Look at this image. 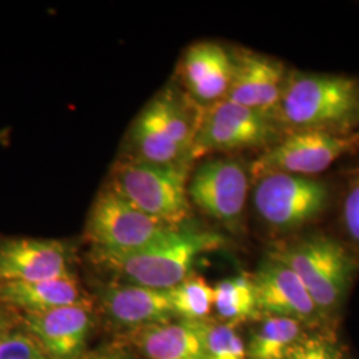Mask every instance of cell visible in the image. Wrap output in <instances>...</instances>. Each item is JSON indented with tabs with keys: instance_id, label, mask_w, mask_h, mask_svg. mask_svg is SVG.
<instances>
[{
	"instance_id": "cell-2",
	"label": "cell",
	"mask_w": 359,
	"mask_h": 359,
	"mask_svg": "<svg viewBox=\"0 0 359 359\" xmlns=\"http://www.w3.org/2000/svg\"><path fill=\"white\" fill-rule=\"evenodd\" d=\"M224 241V237L215 231L182 225L136 252H95V259L129 283L170 290L191 276L197 257L217 250Z\"/></svg>"
},
{
	"instance_id": "cell-29",
	"label": "cell",
	"mask_w": 359,
	"mask_h": 359,
	"mask_svg": "<svg viewBox=\"0 0 359 359\" xmlns=\"http://www.w3.org/2000/svg\"><path fill=\"white\" fill-rule=\"evenodd\" d=\"M357 172H359V169H358V170H357Z\"/></svg>"
},
{
	"instance_id": "cell-14",
	"label": "cell",
	"mask_w": 359,
	"mask_h": 359,
	"mask_svg": "<svg viewBox=\"0 0 359 359\" xmlns=\"http://www.w3.org/2000/svg\"><path fill=\"white\" fill-rule=\"evenodd\" d=\"M258 310L276 317L306 321L320 310L309 294L305 285L293 270L270 258L253 277Z\"/></svg>"
},
{
	"instance_id": "cell-20",
	"label": "cell",
	"mask_w": 359,
	"mask_h": 359,
	"mask_svg": "<svg viewBox=\"0 0 359 359\" xmlns=\"http://www.w3.org/2000/svg\"><path fill=\"white\" fill-rule=\"evenodd\" d=\"M299 338L301 322L273 316L253 334L248 353L252 359H285Z\"/></svg>"
},
{
	"instance_id": "cell-25",
	"label": "cell",
	"mask_w": 359,
	"mask_h": 359,
	"mask_svg": "<svg viewBox=\"0 0 359 359\" xmlns=\"http://www.w3.org/2000/svg\"><path fill=\"white\" fill-rule=\"evenodd\" d=\"M354 176L344 200L342 219L350 238L359 244V172Z\"/></svg>"
},
{
	"instance_id": "cell-16",
	"label": "cell",
	"mask_w": 359,
	"mask_h": 359,
	"mask_svg": "<svg viewBox=\"0 0 359 359\" xmlns=\"http://www.w3.org/2000/svg\"><path fill=\"white\" fill-rule=\"evenodd\" d=\"M0 304L25 313H40L88 302L69 273L38 283H0Z\"/></svg>"
},
{
	"instance_id": "cell-19",
	"label": "cell",
	"mask_w": 359,
	"mask_h": 359,
	"mask_svg": "<svg viewBox=\"0 0 359 359\" xmlns=\"http://www.w3.org/2000/svg\"><path fill=\"white\" fill-rule=\"evenodd\" d=\"M130 140L137 154L136 157L145 161L160 165L181 167H187L191 161L158 127L154 116L147 108H144L135 120L130 130Z\"/></svg>"
},
{
	"instance_id": "cell-28",
	"label": "cell",
	"mask_w": 359,
	"mask_h": 359,
	"mask_svg": "<svg viewBox=\"0 0 359 359\" xmlns=\"http://www.w3.org/2000/svg\"><path fill=\"white\" fill-rule=\"evenodd\" d=\"M100 359H120V358H115V357H105V358H100Z\"/></svg>"
},
{
	"instance_id": "cell-6",
	"label": "cell",
	"mask_w": 359,
	"mask_h": 359,
	"mask_svg": "<svg viewBox=\"0 0 359 359\" xmlns=\"http://www.w3.org/2000/svg\"><path fill=\"white\" fill-rule=\"evenodd\" d=\"M253 181L257 215L277 231L301 228L320 217L330 204V188L321 180L269 173Z\"/></svg>"
},
{
	"instance_id": "cell-8",
	"label": "cell",
	"mask_w": 359,
	"mask_h": 359,
	"mask_svg": "<svg viewBox=\"0 0 359 359\" xmlns=\"http://www.w3.org/2000/svg\"><path fill=\"white\" fill-rule=\"evenodd\" d=\"M359 148V132L293 130L261 154L250 168L252 180L269 173L311 177Z\"/></svg>"
},
{
	"instance_id": "cell-26",
	"label": "cell",
	"mask_w": 359,
	"mask_h": 359,
	"mask_svg": "<svg viewBox=\"0 0 359 359\" xmlns=\"http://www.w3.org/2000/svg\"><path fill=\"white\" fill-rule=\"evenodd\" d=\"M326 341L317 337H301L290 348L285 359H323L329 347Z\"/></svg>"
},
{
	"instance_id": "cell-13",
	"label": "cell",
	"mask_w": 359,
	"mask_h": 359,
	"mask_svg": "<svg viewBox=\"0 0 359 359\" xmlns=\"http://www.w3.org/2000/svg\"><path fill=\"white\" fill-rule=\"evenodd\" d=\"M27 330L38 339L51 359H76L90 333V304L25 313Z\"/></svg>"
},
{
	"instance_id": "cell-18",
	"label": "cell",
	"mask_w": 359,
	"mask_h": 359,
	"mask_svg": "<svg viewBox=\"0 0 359 359\" xmlns=\"http://www.w3.org/2000/svg\"><path fill=\"white\" fill-rule=\"evenodd\" d=\"M145 108L154 116L156 123L168 137L191 160L193 140L201 112L193 114L185 100H182L176 90H172L160 92Z\"/></svg>"
},
{
	"instance_id": "cell-9",
	"label": "cell",
	"mask_w": 359,
	"mask_h": 359,
	"mask_svg": "<svg viewBox=\"0 0 359 359\" xmlns=\"http://www.w3.org/2000/svg\"><path fill=\"white\" fill-rule=\"evenodd\" d=\"M250 172L237 158L215 157L200 164L188 181V197L206 216L234 228L244 216Z\"/></svg>"
},
{
	"instance_id": "cell-21",
	"label": "cell",
	"mask_w": 359,
	"mask_h": 359,
	"mask_svg": "<svg viewBox=\"0 0 359 359\" xmlns=\"http://www.w3.org/2000/svg\"><path fill=\"white\" fill-rule=\"evenodd\" d=\"M215 304L218 316L231 323L243 322L256 316V287L253 278L246 276H237L226 278L213 287Z\"/></svg>"
},
{
	"instance_id": "cell-17",
	"label": "cell",
	"mask_w": 359,
	"mask_h": 359,
	"mask_svg": "<svg viewBox=\"0 0 359 359\" xmlns=\"http://www.w3.org/2000/svg\"><path fill=\"white\" fill-rule=\"evenodd\" d=\"M137 345L149 359H208L191 321L149 325L139 334Z\"/></svg>"
},
{
	"instance_id": "cell-15",
	"label": "cell",
	"mask_w": 359,
	"mask_h": 359,
	"mask_svg": "<svg viewBox=\"0 0 359 359\" xmlns=\"http://www.w3.org/2000/svg\"><path fill=\"white\" fill-rule=\"evenodd\" d=\"M108 314L123 325H154L175 316L169 290H157L135 283L112 285L103 292Z\"/></svg>"
},
{
	"instance_id": "cell-1",
	"label": "cell",
	"mask_w": 359,
	"mask_h": 359,
	"mask_svg": "<svg viewBox=\"0 0 359 359\" xmlns=\"http://www.w3.org/2000/svg\"><path fill=\"white\" fill-rule=\"evenodd\" d=\"M277 118L289 132L353 133L359 126V81L339 75L292 74Z\"/></svg>"
},
{
	"instance_id": "cell-3",
	"label": "cell",
	"mask_w": 359,
	"mask_h": 359,
	"mask_svg": "<svg viewBox=\"0 0 359 359\" xmlns=\"http://www.w3.org/2000/svg\"><path fill=\"white\" fill-rule=\"evenodd\" d=\"M188 172L181 165H160L139 157L120 161L111 188L149 217L179 228L189 217Z\"/></svg>"
},
{
	"instance_id": "cell-5",
	"label": "cell",
	"mask_w": 359,
	"mask_h": 359,
	"mask_svg": "<svg viewBox=\"0 0 359 359\" xmlns=\"http://www.w3.org/2000/svg\"><path fill=\"white\" fill-rule=\"evenodd\" d=\"M281 128L278 120L224 99L201 111L191 160L217 152L270 148L280 142Z\"/></svg>"
},
{
	"instance_id": "cell-7",
	"label": "cell",
	"mask_w": 359,
	"mask_h": 359,
	"mask_svg": "<svg viewBox=\"0 0 359 359\" xmlns=\"http://www.w3.org/2000/svg\"><path fill=\"white\" fill-rule=\"evenodd\" d=\"M173 229L176 228L149 217L107 187L92 204L86 234L95 252L121 255L154 244Z\"/></svg>"
},
{
	"instance_id": "cell-10",
	"label": "cell",
	"mask_w": 359,
	"mask_h": 359,
	"mask_svg": "<svg viewBox=\"0 0 359 359\" xmlns=\"http://www.w3.org/2000/svg\"><path fill=\"white\" fill-rule=\"evenodd\" d=\"M233 76L225 100L278 120V107L287 81L285 65L249 51L233 53Z\"/></svg>"
},
{
	"instance_id": "cell-23",
	"label": "cell",
	"mask_w": 359,
	"mask_h": 359,
	"mask_svg": "<svg viewBox=\"0 0 359 359\" xmlns=\"http://www.w3.org/2000/svg\"><path fill=\"white\" fill-rule=\"evenodd\" d=\"M192 322L200 335L208 359H246L248 351L241 337L229 323L201 321Z\"/></svg>"
},
{
	"instance_id": "cell-4",
	"label": "cell",
	"mask_w": 359,
	"mask_h": 359,
	"mask_svg": "<svg viewBox=\"0 0 359 359\" xmlns=\"http://www.w3.org/2000/svg\"><path fill=\"white\" fill-rule=\"evenodd\" d=\"M271 258L294 271L322 310L335 308L342 301L355 271V259L346 246L320 234L283 246Z\"/></svg>"
},
{
	"instance_id": "cell-12",
	"label": "cell",
	"mask_w": 359,
	"mask_h": 359,
	"mask_svg": "<svg viewBox=\"0 0 359 359\" xmlns=\"http://www.w3.org/2000/svg\"><path fill=\"white\" fill-rule=\"evenodd\" d=\"M233 53L215 41L191 46L181 65L182 79L193 103L208 108L224 100L233 76Z\"/></svg>"
},
{
	"instance_id": "cell-11",
	"label": "cell",
	"mask_w": 359,
	"mask_h": 359,
	"mask_svg": "<svg viewBox=\"0 0 359 359\" xmlns=\"http://www.w3.org/2000/svg\"><path fill=\"white\" fill-rule=\"evenodd\" d=\"M69 274L65 245L56 240H0V283H38Z\"/></svg>"
},
{
	"instance_id": "cell-27",
	"label": "cell",
	"mask_w": 359,
	"mask_h": 359,
	"mask_svg": "<svg viewBox=\"0 0 359 359\" xmlns=\"http://www.w3.org/2000/svg\"><path fill=\"white\" fill-rule=\"evenodd\" d=\"M10 325H11V321H10L8 313L0 306V334L3 333L4 330H7L10 327Z\"/></svg>"
},
{
	"instance_id": "cell-22",
	"label": "cell",
	"mask_w": 359,
	"mask_h": 359,
	"mask_svg": "<svg viewBox=\"0 0 359 359\" xmlns=\"http://www.w3.org/2000/svg\"><path fill=\"white\" fill-rule=\"evenodd\" d=\"M175 316L184 321L206 320L215 304V289L200 276L191 274L169 290Z\"/></svg>"
},
{
	"instance_id": "cell-24",
	"label": "cell",
	"mask_w": 359,
	"mask_h": 359,
	"mask_svg": "<svg viewBox=\"0 0 359 359\" xmlns=\"http://www.w3.org/2000/svg\"><path fill=\"white\" fill-rule=\"evenodd\" d=\"M0 359L51 358L29 332L8 327L0 334Z\"/></svg>"
}]
</instances>
